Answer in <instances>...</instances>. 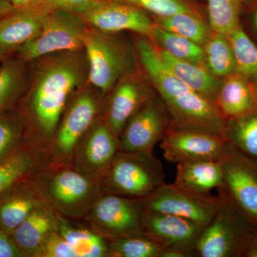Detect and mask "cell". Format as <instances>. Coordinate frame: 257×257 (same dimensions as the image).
<instances>
[{
  "label": "cell",
  "instance_id": "cell-1",
  "mask_svg": "<svg viewBox=\"0 0 257 257\" xmlns=\"http://www.w3.org/2000/svg\"><path fill=\"white\" fill-rule=\"evenodd\" d=\"M23 115L29 140L48 147L71 96L88 82L84 49L55 52L29 62Z\"/></svg>",
  "mask_w": 257,
  "mask_h": 257
},
{
  "label": "cell",
  "instance_id": "cell-2",
  "mask_svg": "<svg viewBox=\"0 0 257 257\" xmlns=\"http://www.w3.org/2000/svg\"><path fill=\"white\" fill-rule=\"evenodd\" d=\"M210 222L198 239L194 256L246 257L257 226L223 188Z\"/></svg>",
  "mask_w": 257,
  "mask_h": 257
},
{
  "label": "cell",
  "instance_id": "cell-3",
  "mask_svg": "<svg viewBox=\"0 0 257 257\" xmlns=\"http://www.w3.org/2000/svg\"><path fill=\"white\" fill-rule=\"evenodd\" d=\"M33 179L47 205L69 219H84L103 194L98 182L72 165L51 164Z\"/></svg>",
  "mask_w": 257,
  "mask_h": 257
},
{
  "label": "cell",
  "instance_id": "cell-4",
  "mask_svg": "<svg viewBox=\"0 0 257 257\" xmlns=\"http://www.w3.org/2000/svg\"><path fill=\"white\" fill-rule=\"evenodd\" d=\"M106 97L88 83L74 92L47 147L52 164L72 165L76 146L102 114Z\"/></svg>",
  "mask_w": 257,
  "mask_h": 257
},
{
  "label": "cell",
  "instance_id": "cell-5",
  "mask_svg": "<svg viewBox=\"0 0 257 257\" xmlns=\"http://www.w3.org/2000/svg\"><path fill=\"white\" fill-rule=\"evenodd\" d=\"M165 183L162 163L153 153L119 151L99 182L101 191L145 199Z\"/></svg>",
  "mask_w": 257,
  "mask_h": 257
},
{
  "label": "cell",
  "instance_id": "cell-6",
  "mask_svg": "<svg viewBox=\"0 0 257 257\" xmlns=\"http://www.w3.org/2000/svg\"><path fill=\"white\" fill-rule=\"evenodd\" d=\"M113 35L89 27L84 37L87 83L106 96L121 77L136 72L132 50Z\"/></svg>",
  "mask_w": 257,
  "mask_h": 257
},
{
  "label": "cell",
  "instance_id": "cell-7",
  "mask_svg": "<svg viewBox=\"0 0 257 257\" xmlns=\"http://www.w3.org/2000/svg\"><path fill=\"white\" fill-rule=\"evenodd\" d=\"M89 28L81 15L50 10L40 33L17 52L18 58L30 62L55 52L84 49V37Z\"/></svg>",
  "mask_w": 257,
  "mask_h": 257
},
{
  "label": "cell",
  "instance_id": "cell-8",
  "mask_svg": "<svg viewBox=\"0 0 257 257\" xmlns=\"http://www.w3.org/2000/svg\"><path fill=\"white\" fill-rule=\"evenodd\" d=\"M143 199L103 193L84 218L89 228L108 241L140 236Z\"/></svg>",
  "mask_w": 257,
  "mask_h": 257
},
{
  "label": "cell",
  "instance_id": "cell-9",
  "mask_svg": "<svg viewBox=\"0 0 257 257\" xmlns=\"http://www.w3.org/2000/svg\"><path fill=\"white\" fill-rule=\"evenodd\" d=\"M171 124L165 103L155 94L128 120L120 134V151L153 153L154 148L165 138Z\"/></svg>",
  "mask_w": 257,
  "mask_h": 257
},
{
  "label": "cell",
  "instance_id": "cell-10",
  "mask_svg": "<svg viewBox=\"0 0 257 257\" xmlns=\"http://www.w3.org/2000/svg\"><path fill=\"white\" fill-rule=\"evenodd\" d=\"M218 204V196L189 192L175 184H162L143 199L145 209L184 218L203 228L210 222Z\"/></svg>",
  "mask_w": 257,
  "mask_h": 257
},
{
  "label": "cell",
  "instance_id": "cell-11",
  "mask_svg": "<svg viewBox=\"0 0 257 257\" xmlns=\"http://www.w3.org/2000/svg\"><path fill=\"white\" fill-rule=\"evenodd\" d=\"M119 151V138L106 124L101 114L76 146L72 165L99 183Z\"/></svg>",
  "mask_w": 257,
  "mask_h": 257
},
{
  "label": "cell",
  "instance_id": "cell-12",
  "mask_svg": "<svg viewBox=\"0 0 257 257\" xmlns=\"http://www.w3.org/2000/svg\"><path fill=\"white\" fill-rule=\"evenodd\" d=\"M142 232L164 250L194 256V248L204 228L179 216L157 212L144 208Z\"/></svg>",
  "mask_w": 257,
  "mask_h": 257
},
{
  "label": "cell",
  "instance_id": "cell-13",
  "mask_svg": "<svg viewBox=\"0 0 257 257\" xmlns=\"http://www.w3.org/2000/svg\"><path fill=\"white\" fill-rule=\"evenodd\" d=\"M221 135L200 130L170 126L160 147L163 156L172 163L197 160H221L227 147Z\"/></svg>",
  "mask_w": 257,
  "mask_h": 257
},
{
  "label": "cell",
  "instance_id": "cell-14",
  "mask_svg": "<svg viewBox=\"0 0 257 257\" xmlns=\"http://www.w3.org/2000/svg\"><path fill=\"white\" fill-rule=\"evenodd\" d=\"M162 100L170 115L172 127L200 130L224 137L226 119L215 103L206 96L189 90Z\"/></svg>",
  "mask_w": 257,
  "mask_h": 257
},
{
  "label": "cell",
  "instance_id": "cell-15",
  "mask_svg": "<svg viewBox=\"0 0 257 257\" xmlns=\"http://www.w3.org/2000/svg\"><path fill=\"white\" fill-rule=\"evenodd\" d=\"M220 161L224 188L257 226V161L229 143Z\"/></svg>",
  "mask_w": 257,
  "mask_h": 257
},
{
  "label": "cell",
  "instance_id": "cell-16",
  "mask_svg": "<svg viewBox=\"0 0 257 257\" xmlns=\"http://www.w3.org/2000/svg\"><path fill=\"white\" fill-rule=\"evenodd\" d=\"M155 95L150 85L137 72L126 74L106 95L103 119L119 138L128 120Z\"/></svg>",
  "mask_w": 257,
  "mask_h": 257
},
{
  "label": "cell",
  "instance_id": "cell-17",
  "mask_svg": "<svg viewBox=\"0 0 257 257\" xmlns=\"http://www.w3.org/2000/svg\"><path fill=\"white\" fill-rule=\"evenodd\" d=\"M81 16L89 27L106 33L132 31L150 38L155 26V22L135 5L111 0H97Z\"/></svg>",
  "mask_w": 257,
  "mask_h": 257
},
{
  "label": "cell",
  "instance_id": "cell-18",
  "mask_svg": "<svg viewBox=\"0 0 257 257\" xmlns=\"http://www.w3.org/2000/svg\"><path fill=\"white\" fill-rule=\"evenodd\" d=\"M49 10H15L0 18V60L18 52L40 33Z\"/></svg>",
  "mask_w": 257,
  "mask_h": 257
},
{
  "label": "cell",
  "instance_id": "cell-19",
  "mask_svg": "<svg viewBox=\"0 0 257 257\" xmlns=\"http://www.w3.org/2000/svg\"><path fill=\"white\" fill-rule=\"evenodd\" d=\"M52 164L46 147L28 141L0 160V194Z\"/></svg>",
  "mask_w": 257,
  "mask_h": 257
},
{
  "label": "cell",
  "instance_id": "cell-20",
  "mask_svg": "<svg viewBox=\"0 0 257 257\" xmlns=\"http://www.w3.org/2000/svg\"><path fill=\"white\" fill-rule=\"evenodd\" d=\"M45 204L33 177L19 182L0 194V229L10 236L32 211Z\"/></svg>",
  "mask_w": 257,
  "mask_h": 257
},
{
  "label": "cell",
  "instance_id": "cell-21",
  "mask_svg": "<svg viewBox=\"0 0 257 257\" xmlns=\"http://www.w3.org/2000/svg\"><path fill=\"white\" fill-rule=\"evenodd\" d=\"M61 216L47 204L37 207L10 235L23 257H40L44 241L59 231Z\"/></svg>",
  "mask_w": 257,
  "mask_h": 257
},
{
  "label": "cell",
  "instance_id": "cell-22",
  "mask_svg": "<svg viewBox=\"0 0 257 257\" xmlns=\"http://www.w3.org/2000/svg\"><path fill=\"white\" fill-rule=\"evenodd\" d=\"M136 47L140 62L162 99L192 90L177 78L151 40L146 37H140L136 42Z\"/></svg>",
  "mask_w": 257,
  "mask_h": 257
},
{
  "label": "cell",
  "instance_id": "cell-23",
  "mask_svg": "<svg viewBox=\"0 0 257 257\" xmlns=\"http://www.w3.org/2000/svg\"><path fill=\"white\" fill-rule=\"evenodd\" d=\"M175 185L194 193L211 194L224 187L221 161L197 160L177 164Z\"/></svg>",
  "mask_w": 257,
  "mask_h": 257
},
{
  "label": "cell",
  "instance_id": "cell-24",
  "mask_svg": "<svg viewBox=\"0 0 257 257\" xmlns=\"http://www.w3.org/2000/svg\"><path fill=\"white\" fill-rule=\"evenodd\" d=\"M215 102L226 119L241 116L257 106L251 81L236 72L223 78Z\"/></svg>",
  "mask_w": 257,
  "mask_h": 257
},
{
  "label": "cell",
  "instance_id": "cell-25",
  "mask_svg": "<svg viewBox=\"0 0 257 257\" xmlns=\"http://www.w3.org/2000/svg\"><path fill=\"white\" fill-rule=\"evenodd\" d=\"M160 55L171 70L187 87L215 103L220 83L203 66L179 60L165 50H160Z\"/></svg>",
  "mask_w": 257,
  "mask_h": 257
},
{
  "label": "cell",
  "instance_id": "cell-26",
  "mask_svg": "<svg viewBox=\"0 0 257 257\" xmlns=\"http://www.w3.org/2000/svg\"><path fill=\"white\" fill-rule=\"evenodd\" d=\"M30 64L17 57L0 66V115L9 110L27 92Z\"/></svg>",
  "mask_w": 257,
  "mask_h": 257
},
{
  "label": "cell",
  "instance_id": "cell-27",
  "mask_svg": "<svg viewBox=\"0 0 257 257\" xmlns=\"http://www.w3.org/2000/svg\"><path fill=\"white\" fill-rule=\"evenodd\" d=\"M59 233L75 250L78 257H109V242L90 228L71 222L61 216Z\"/></svg>",
  "mask_w": 257,
  "mask_h": 257
},
{
  "label": "cell",
  "instance_id": "cell-28",
  "mask_svg": "<svg viewBox=\"0 0 257 257\" xmlns=\"http://www.w3.org/2000/svg\"><path fill=\"white\" fill-rule=\"evenodd\" d=\"M224 137L236 150L257 161V106L241 116L226 119Z\"/></svg>",
  "mask_w": 257,
  "mask_h": 257
},
{
  "label": "cell",
  "instance_id": "cell-29",
  "mask_svg": "<svg viewBox=\"0 0 257 257\" xmlns=\"http://www.w3.org/2000/svg\"><path fill=\"white\" fill-rule=\"evenodd\" d=\"M150 40L175 58L204 67V49L185 37L167 31L155 23Z\"/></svg>",
  "mask_w": 257,
  "mask_h": 257
},
{
  "label": "cell",
  "instance_id": "cell-30",
  "mask_svg": "<svg viewBox=\"0 0 257 257\" xmlns=\"http://www.w3.org/2000/svg\"><path fill=\"white\" fill-rule=\"evenodd\" d=\"M203 49L205 64L214 77L224 78L236 72L234 55L227 35L212 32Z\"/></svg>",
  "mask_w": 257,
  "mask_h": 257
},
{
  "label": "cell",
  "instance_id": "cell-31",
  "mask_svg": "<svg viewBox=\"0 0 257 257\" xmlns=\"http://www.w3.org/2000/svg\"><path fill=\"white\" fill-rule=\"evenodd\" d=\"M155 23L167 31L185 37L202 47L205 45L211 35L207 24L193 14L192 11L178 13L167 18L157 17Z\"/></svg>",
  "mask_w": 257,
  "mask_h": 257
},
{
  "label": "cell",
  "instance_id": "cell-32",
  "mask_svg": "<svg viewBox=\"0 0 257 257\" xmlns=\"http://www.w3.org/2000/svg\"><path fill=\"white\" fill-rule=\"evenodd\" d=\"M236 72L253 81L257 77V45L243 30L241 24L227 35Z\"/></svg>",
  "mask_w": 257,
  "mask_h": 257
},
{
  "label": "cell",
  "instance_id": "cell-33",
  "mask_svg": "<svg viewBox=\"0 0 257 257\" xmlns=\"http://www.w3.org/2000/svg\"><path fill=\"white\" fill-rule=\"evenodd\" d=\"M207 8L212 32L228 35L240 25L241 0H207Z\"/></svg>",
  "mask_w": 257,
  "mask_h": 257
},
{
  "label": "cell",
  "instance_id": "cell-34",
  "mask_svg": "<svg viewBox=\"0 0 257 257\" xmlns=\"http://www.w3.org/2000/svg\"><path fill=\"white\" fill-rule=\"evenodd\" d=\"M109 257H162L164 249L144 236H132L108 241Z\"/></svg>",
  "mask_w": 257,
  "mask_h": 257
},
{
  "label": "cell",
  "instance_id": "cell-35",
  "mask_svg": "<svg viewBox=\"0 0 257 257\" xmlns=\"http://www.w3.org/2000/svg\"><path fill=\"white\" fill-rule=\"evenodd\" d=\"M26 131L22 113L0 115V160L8 156L22 144Z\"/></svg>",
  "mask_w": 257,
  "mask_h": 257
},
{
  "label": "cell",
  "instance_id": "cell-36",
  "mask_svg": "<svg viewBox=\"0 0 257 257\" xmlns=\"http://www.w3.org/2000/svg\"><path fill=\"white\" fill-rule=\"evenodd\" d=\"M124 2L140 7L158 18H167L191 11L190 8L181 0H124Z\"/></svg>",
  "mask_w": 257,
  "mask_h": 257
},
{
  "label": "cell",
  "instance_id": "cell-37",
  "mask_svg": "<svg viewBox=\"0 0 257 257\" xmlns=\"http://www.w3.org/2000/svg\"><path fill=\"white\" fill-rule=\"evenodd\" d=\"M40 257H78V255L59 231H54L42 243Z\"/></svg>",
  "mask_w": 257,
  "mask_h": 257
},
{
  "label": "cell",
  "instance_id": "cell-38",
  "mask_svg": "<svg viewBox=\"0 0 257 257\" xmlns=\"http://www.w3.org/2000/svg\"><path fill=\"white\" fill-rule=\"evenodd\" d=\"M97 0H46L45 5L50 10H62L82 15L90 9Z\"/></svg>",
  "mask_w": 257,
  "mask_h": 257
},
{
  "label": "cell",
  "instance_id": "cell-39",
  "mask_svg": "<svg viewBox=\"0 0 257 257\" xmlns=\"http://www.w3.org/2000/svg\"><path fill=\"white\" fill-rule=\"evenodd\" d=\"M0 257H23L11 237L0 229Z\"/></svg>",
  "mask_w": 257,
  "mask_h": 257
},
{
  "label": "cell",
  "instance_id": "cell-40",
  "mask_svg": "<svg viewBox=\"0 0 257 257\" xmlns=\"http://www.w3.org/2000/svg\"><path fill=\"white\" fill-rule=\"evenodd\" d=\"M9 1L15 10H32L47 8L45 5L46 0H9Z\"/></svg>",
  "mask_w": 257,
  "mask_h": 257
},
{
  "label": "cell",
  "instance_id": "cell-41",
  "mask_svg": "<svg viewBox=\"0 0 257 257\" xmlns=\"http://www.w3.org/2000/svg\"><path fill=\"white\" fill-rule=\"evenodd\" d=\"M15 10L9 0H0V18L9 14Z\"/></svg>",
  "mask_w": 257,
  "mask_h": 257
},
{
  "label": "cell",
  "instance_id": "cell-42",
  "mask_svg": "<svg viewBox=\"0 0 257 257\" xmlns=\"http://www.w3.org/2000/svg\"><path fill=\"white\" fill-rule=\"evenodd\" d=\"M246 257H257V231L253 236Z\"/></svg>",
  "mask_w": 257,
  "mask_h": 257
},
{
  "label": "cell",
  "instance_id": "cell-43",
  "mask_svg": "<svg viewBox=\"0 0 257 257\" xmlns=\"http://www.w3.org/2000/svg\"><path fill=\"white\" fill-rule=\"evenodd\" d=\"M250 21H251V28H252L253 32H254L255 35L257 37V5L251 11Z\"/></svg>",
  "mask_w": 257,
  "mask_h": 257
},
{
  "label": "cell",
  "instance_id": "cell-44",
  "mask_svg": "<svg viewBox=\"0 0 257 257\" xmlns=\"http://www.w3.org/2000/svg\"><path fill=\"white\" fill-rule=\"evenodd\" d=\"M251 84H252L253 94H254L255 99L257 102V77L253 81H251Z\"/></svg>",
  "mask_w": 257,
  "mask_h": 257
},
{
  "label": "cell",
  "instance_id": "cell-45",
  "mask_svg": "<svg viewBox=\"0 0 257 257\" xmlns=\"http://www.w3.org/2000/svg\"><path fill=\"white\" fill-rule=\"evenodd\" d=\"M111 1L124 2V0H111Z\"/></svg>",
  "mask_w": 257,
  "mask_h": 257
}]
</instances>
